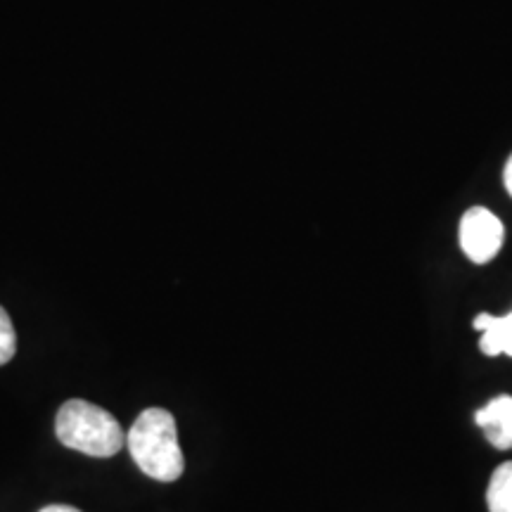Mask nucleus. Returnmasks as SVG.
Returning <instances> with one entry per match:
<instances>
[{
  "mask_svg": "<svg viewBox=\"0 0 512 512\" xmlns=\"http://www.w3.org/2000/svg\"><path fill=\"white\" fill-rule=\"evenodd\" d=\"M489 512H512V460L498 465L486 489Z\"/></svg>",
  "mask_w": 512,
  "mask_h": 512,
  "instance_id": "obj_6",
  "label": "nucleus"
},
{
  "mask_svg": "<svg viewBox=\"0 0 512 512\" xmlns=\"http://www.w3.org/2000/svg\"><path fill=\"white\" fill-rule=\"evenodd\" d=\"M57 439L67 448L93 458H112L124 446L126 434L112 413L83 399H69L55 420Z\"/></svg>",
  "mask_w": 512,
  "mask_h": 512,
  "instance_id": "obj_2",
  "label": "nucleus"
},
{
  "mask_svg": "<svg viewBox=\"0 0 512 512\" xmlns=\"http://www.w3.org/2000/svg\"><path fill=\"white\" fill-rule=\"evenodd\" d=\"M472 328L482 330L479 349L486 356H510L512 358V311L508 316H491V313H479L472 320Z\"/></svg>",
  "mask_w": 512,
  "mask_h": 512,
  "instance_id": "obj_5",
  "label": "nucleus"
},
{
  "mask_svg": "<svg viewBox=\"0 0 512 512\" xmlns=\"http://www.w3.org/2000/svg\"><path fill=\"white\" fill-rule=\"evenodd\" d=\"M475 422L484 430L489 444L496 446L498 451L512 448V396L503 394L491 399L475 413Z\"/></svg>",
  "mask_w": 512,
  "mask_h": 512,
  "instance_id": "obj_4",
  "label": "nucleus"
},
{
  "mask_svg": "<svg viewBox=\"0 0 512 512\" xmlns=\"http://www.w3.org/2000/svg\"><path fill=\"white\" fill-rule=\"evenodd\" d=\"M17 351V335L15 328H12V320L8 316V311L0 306V366L12 361Z\"/></svg>",
  "mask_w": 512,
  "mask_h": 512,
  "instance_id": "obj_7",
  "label": "nucleus"
},
{
  "mask_svg": "<svg viewBox=\"0 0 512 512\" xmlns=\"http://www.w3.org/2000/svg\"><path fill=\"white\" fill-rule=\"evenodd\" d=\"M41 512H81L79 508H72V505H46Z\"/></svg>",
  "mask_w": 512,
  "mask_h": 512,
  "instance_id": "obj_9",
  "label": "nucleus"
},
{
  "mask_svg": "<svg viewBox=\"0 0 512 512\" xmlns=\"http://www.w3.org/2000/svg\"><path fill=\"white\" fill-rule=\"evenodd\" d=\"M128 451L147 477L157 482H176L185 470V458L178 444L176 418L164 408H147L126 434Z\"/></svg>",
  "mask_w": 512,
  "mask_h": 512,
  "instance_id": "obj_1",
  "label": "nucleus"
},
{
  "mask_svg": "<svg viewBox=\"0 0 512 512\" xmlns=\"http://www.w3.org/2000/svg\"><path fill=\"white\" fill-rule=\"evenodd\" d=\"M460 249L475 264H489L494 256L501 252L505 230L496 214L484 207L467 209L460 219Z\"/></svg>",
  "mask_w": 512,
  "mask_h": 512,
  "instance_id": "obj_3",
  "label": "nucleus"
},
{
  "mask_svg": "<svg viewBox=\"0 0 512 512\" xmlns=\"http://www.w3.org/2000/svg\"><path fill=\"white\" fill-rule=\"evenodd\" d=\"M503 183H505V190L510 192L512 197V155L508 157V162H505V169H503Z\"/></svg>",
  "mask_w": 512,
  "mask_h": 512,
  "instance_id": "obj_8",
  "label": "nucleus"
}]
</instances>
